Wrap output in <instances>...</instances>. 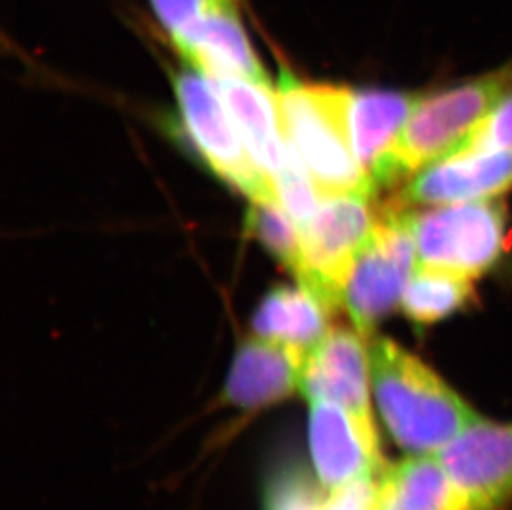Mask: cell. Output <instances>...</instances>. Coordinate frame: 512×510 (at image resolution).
I'll list each match as a JSON object with an SVG mask.
<instances>
[{"label":"cell","instance_id":"1","mask_svg":"<svg viewBox=\"0 0 512 510\" xmlns=\"http://www.w3.org/2000/svg\"><path fill=\"white\" fill-rule=\"evenodd\" d=\"M370 363L378 411L406 453L438 454L481 419L438 373L390 338L370 345Z\"/></svg>","mask_w":512,"mask_h":510},{"label":"cell","instance_id":"2","mask_svg":"<svg viewBox=\"0 0 512 510\" xmlns=\"http://www.w3.org/2000/svg\"><path fill=\"white\" fill-rule=\"evenodd\" d=\"M345 87L307 85L284 73L277 90L285 136L299 153L319 193L375 196L353 150Z\"/></svg>","mask_w":512,"mask_h":510},{"label":"cell","instance_id":"3","mask_svg":"<svg viewBox=\"0 0 512 510\" xmlns=\"http://www.w3.org/2000/svg\"><path fill=\"white\" fill-rule=\"evenodd\" d=\"M511 82L508 67L418 100L397 145L373 174L375 193L397 188L421 166L450 156L503 98Z\"/></svg>","mask_w":512,"mask_h":510},{"label":"cell","instance_id":"4","mask_svg":"<svg viewBox=\"0 0 512 510\" xmlns=\"http://www.w3.org/2000/svg\"><path fill=\"white\" fill-rule=\"evenodd\" d=\"M405 214L421 269L474 279L493 269L511 244L501 201H466L420 212L406 207Z\"/></svg>","mask_w":512,"mask_h":510},{"label":"cell","instance_id":"5","mask_svg":"<svg viewBox=\"0 0 512 510\" xmlns=\"http://www.w3.org/2000/svg\"><path fill=\"white\" fill-rule=\"evenodd\" d=\"M377 222L373 196H324L309 221L299 227L302 255L297 282L339 312L343 287Z\"/></svg>","mask_w":512,"mask_h":510},{"label":"cell","instance_id":"6","mask_svg":"<svg viewBox=\"0 0 512 510\" xmlns=\"http://www.w3.org/2000/svg\"><path fill=\"white\" fill-rule=\"evenodd\" d=\"M405 212L392 199L378 206L377 227L343 287L342 307L365 337L397 310L411 279L416 247Z\"/></svg>","mask_w":512,"mask_h":510},{"label":"cell","instance_id":"7","mask_svg":"<svg viewBox=\"0 0 512 510\" xmlns=\"http://www.w3.org/2000/svg\"><path fill=\"white\" fill-rule=\"evenodd\" d=\"M176 97L186 133L204 163L251 201L276 198L274 184L251 158L213 82L196 68L186 70L176 77Z\"/></svg>","mask_w":512,"mask_h":510},{"label":"cell","instance_id":"8","mask_svg":"<svg viewBox=\"0 0 512 510\" xmlns=\"http://www.w3.org/2000/svg\"><path fill=\"white\" fill-rule=\"evenodd\" d=\"M463 510H504L512 501V423L481 418L438 453Z\"/></svg>","mask_w":512,"mask_h":510},{"label":"cell","instance_id":"9","mask_svg":"<svg viewBox=\"0 0 512 510\" xmlns=\"http://www.w3.org/2000/svg\"><path fill=\"white\" fill-rule=\"evenodd\" d=\"M309 446L315 476L329 489L387 469L373 418L332 401H310Z\"/></svg>","mask_w":512,"mask_h":510},{"label":"cell","instance_id":"10","mask_svg":"<svg viewBox=\"0 0 512 510\" xmlns=\"http://www.w3.org/2000/svg\"><path fill=\"white\" fill-rule=\"evenodd\" d=\"M367 338L355 327L332 328L305 357L300 393L309 401H332L358 416L373 418Z\"/></svg>","mask_w":512,"mask_h":510},{"label":"cell","instance_id":"11","mask_svg":"<svg viewBox=\"0 0 512 510\" xmlns=\"http://www.w3.org/2000/svg\"><path fill=\"white\" fill-rule=\"evenodd\" d=\"M512 188V151L455 154L421 171L392 201L453 204L489 199Z\"/></svg>","mask_w":512,"mask_h":510},{"label":"cell","instance_id":"12","mask_svg":"<svg viewBox=\"0 0 512 510\" xmlns=\"http://www.w3.org/2000/svg\"><path fill=\"white\" fill-rule=\"evenodd\" d=\"M307 353L269 338L254 337L237 348L223 400L244 411L269 408L300 391Z\"/></svg>","mask_w":512,"mask_h":510},{"label":"cell","instance_id":"13","mask_svg":"<svg viewBox=\"0 0 512 510\" xmlns=\"http://www.w3.org/2000/svg\"><path fill=\"white\" fill-rule=\"evenodd\" d=\"M171 40L186 62L208 78L269 83L242 27L239 4L214 9Z\"/></svg>","mask_w":512,"mask_h":510},{"label":"cell","instance_id":"14","mask_svg":"<svg viewBox=\"0 0 512 510\" xmlns=\"http://www.w3.org/2000/svg\"><path fill=\"white\" fill-rule=\"evenodd\" d=\"M241 135L257 168L271 179L284 168L294 146L285 136L277 92L269 83L242 78H209Z\"/></svg>","mask_w":512,"mask_h":510},{"label":"cell","instance_id":"15","mask_svg":"<svg viewBox=\"0 0 512 510\" xmlns=\"http://www.w3.org/2000/svg\"><path fill=\"white\" fill-rule=\"evenodd\" d=\"M337 310L307 287H276L262 299L252 315L257 337L285 343L309 353L332 330Z\"/></svg>","mask_w":512,"mask_h":510},{"label":"cell","instance_id":"16","mask_svg":"<svg viewBox=\"0 0 512 510\" xmlns=\"http://www.w3.org/2000/svg\"><path fill=\"white\" fill-rule=\"evenodd\" d=\"M416 102L418 98L408 93L390 90L350 93L348 123L353 150L370 181L397 145L398 136Z\"/></svg>","mask_w":512,"mask_h":510},{"label":"cell","instance_id":"17","mask_svg":"<svg viewBox=\"0 0 512 510\" xmlns=\"http://www.w3.org/2000/svg\"><path fill=\"white\" fill-rule=\"evenodd\" d=\"M382 476L329 489L302 467L287 466L267 482L264 510H378Z\"/></svg>","mask_w":512,"mask_h":510},{"label":"cell","instance_id":"18","mask_svg":"<svg viewBox=\"0 0 512 510\" xmlns=\"http://www.w3.org/2000/svg\"><path fill=\"white\" fill-rule=\"evenodd\" d=\"M378 510H463L438 454H423L387 467Z\"/></svg>","mask_w":512,"mask_h":510},{"label":"cell","instance_id":"19","mask_svg":"<svg viewBox=\"0 0 512 510\" xmlns=\"http://www.w3.org/2000/svg\"><path fill=\"white\" fill-rule=\"evenodd\" d=\"M476 294L469 279L441 270L420 269L411 277L401 299V308L418 327L450 318L474 304Z\"/></svg>","mask_w":512,"mask_h":510},{"label":"cell","instance_id":"20","mask_svg":"<svg viewBox=\"0 0 512 510\" xmlns=\"http://www.w3.org/2000/svg\"><path fill=\"white\" fill-rule=\"evenodd\" d=\"M247 231L266 246L284 267L295 275L300 265V229L277 198L251 201Z\"/></svg>","mask_w":512,"mask_h":510},{"label":"cell","instance_id":"21","mask_svg":"<svg viewBox=\"0 0 512 510\" xmlns=\"http://www.w3.org/2000/svg\"><path fill=\"white\" fill-rule=\"evenodd\" d=\"M494 151H512V93L491 108L450 156Z\"/></svg>","mask_w":512,"mask_h":510},{"label":"cell","instance_id":"22","mask_svg":"<svg viewBox=\"0 0 512 510\" xmlns=\"http://www.w3.org/2000/svg\"><path fill=\"white\" fill-rule=\"evenodd\" d=\"M163 29L171 35L181 34L189 25L223 5L239 4V0H150Z\"/></svg>","mask_w":512,"mask_h":510}]
</instances>
